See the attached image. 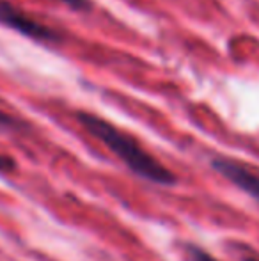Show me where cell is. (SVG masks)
Here are the masks:
<instances>
[{
	"label": "cell",
	"instance_id": "cell-6",
	"mask_svg": "<svg viewBox=\"0 0 259 261\" xmlns=\"http://www.w3.org/2000/svg\"><path fill=\"white\" fill-rule=\"evenodd\" d=\"M0 126L16 128V126H20V123H18L13 116H9V114H6V112H2V110H0Z\"/></svg>",
	"mask_w": 259,
	"mask_h": 261
},
{
	"label": "cell",
	"instance_id": "cell-1",
	"mask_svg": "<svg viewBox=\"0 0 259 261\" xmlns=\"http://www.w3.org/2000/svg\"><path fill=\"white\" fill-rule=\"evenodd\" d=\"M78 121L82 123V126L89 132L91 135H94L96 139H100L131 172H135L140 178L148 179L156 185L169 187L176 183V176L162 165L153 155H149L133 137H130L128 134L121 132L118 126H114L112 123L105 121L103 117L94 116L89 112H78L76 114Z\"/></svg>",
	"mask_w": 259,
	"mask_h": 261
},
{
	"label": "cell",
	"instance_id": "cell-2",
	"mask_svg": "<svg viewBox=\"0 0 259 261\" xmlns=\"http://www.w3.org/2000/svg\"><path fill=\"white\" fill-rule=\"evenodd\" d=\"M0 23L20 32V34L27 36V38L36 39V41L55 43L61 39V34L57 31L38 21L36 18L28 16L25 11L6 2V0H0Z\"/></svg>",
	"mask_w": 259,
	"mask_h": 261
},
{
	"label": "cell",
	"instance_id": "cell-4",
	"mask_svg": "<svg viewBox=\"0 0 259 261\" xmlns=\"http://www.w3.org/2000/svg\"><path fill=\"white\" fill-rule=\"evenodd\" d=\"M187 252L192 261H217L213 256H210L206 251H203V249L197 247V245H187Z\"/></svg>",
	"mask_w": 259,
	"mask_h": 261
},
{
	"label": "cell",
	"instance_id": "cell-5",
	"mask_svg": "<svg viewBox=\"0 0 259 261\" xmlns=\"http://www.w3.org/2000/svg\"><path fill=\"white\" fill-rule=\"evenodd\" d=\"M14 167H16V162H14L13 158L0 155V172H11V171H14Z\"/></svg>",
	"mask_w": 259,
	"mask_h": 261
},
{
	"label": "cell",
	"instance_id": "cell-7",
	"mask_svg": "<svg viewBox=\"0 0 259 261\" xmlns=\"http://www.w3.org/2000/svg\"><path fill=\"white\" fill-rule=\"evenodd\" d=\"M66 6H69L71 9H76V11H83V9H89L91 4L89 0H63Z\"/></svg>",
	"mask_w": 259,
	"mask_h": 261
},
{
	"label": "cell",
	"instance_id": "cell-8",
	"mask_svg": "<svg viewBox=\"0 0 259 261\" xmlns=\"http://www.w3.org/2000/svg\"><path fill=\"white\" fill-rule=\"evenodd\" d=\"M245 261H259V258H247Z\"/></svg>",
	"mask_w": 259,
	"mask_h": 261
},
{
	"label": "cell",
	"instance_id": "cell-3",
	"mask_svg": "<svg viewBox=\"0 0 259 261\" xmlns=\"http://www.w3.org/2000/svg\"><path fill=\"white\" fill-rule=\"evenodd\" d=\"M215 171H218L222 176L229 179L231 183H235L236 187H240L242 190H245L247 194H250L252 197L259 199V174L254 171H250L249 167L238 164L235 160H227V158H215L211 162Z\"/></svg>",
	"mask_w": 259,
	"mask_h": 261
}]
</instances>
